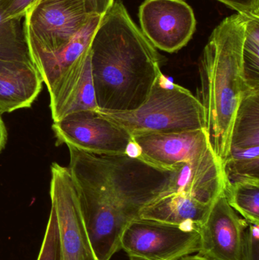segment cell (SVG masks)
Here are the masks:
<instances>
[{
	"label": "cell",
	"instance_id": "44dd1931",
	"mask_svg": "<svg viewBox=\"0 0 259 260\" xmlns=\"http://www.w3.org/2000/svg\"><path fill=\"white\" fill-rule=\"evenodd\" d=\"M36 260H62L59 224L54 208L51 206L45 235Z\"/></svg>",
	"mask_w": 259,
	"mask_h": 260
},
{
	"label": "cell",
	"instance_id": "d6986e66",
	"mask_svg": "<svg viewBox=\"0 0 259 260\" xmlns=\"http://www.w3.org/2000/svg\"><path fill=\"white\" fill-rule=\"evenodd\" d=\"M0 59L32 61L24 37L21 20L6 18L1 11Z\"/></svg>",
	"mask_w": 259,
	"mask_h": 260
},
{
	"label": "cell",
	"instance_id": "7a4b0ae2",
	"mask_svg": "<svg viewBox=\"0 0 259 260\" xmlns=\"http://www.w3.org/2000/svg\"><path fill=\"white\" fill-rule=\"evenodd\" d=\"M247 16L227 17L208 38L199 62L196 97L205 114V129L222 165L229 152L233 126L245 91L243 44Z\"/></svg>",
	"mask_w": 259,
	"mask_h": 260
},
{
	"label": "cell",
	"instance_id": "277c9868",
	"mask_svg": "<svg viewBox=\"0 0 259 260\" xmlns=\"http://www.w3.org/2000/svg\"><path fill=\"white\" fill-rule=\"evenodd\" d=\"M94 16L83 0H36L23 18L27 47L56 51L68 44Z\"/></svg>",
	"mask_w": 259,
	"mask_h": 260
},
{
	"label": "cell",
	"instance_id": "484cf974",
	"mask_svg": "<svg viewBox=\"0 0 259 260\" xmlns=\"http://www.w3.org/2000/svg\"><path fill=\"white\" fill-rule=\"evenodd\" d=\"M7 139V129H6L4 122H3V118H2V115L0 114V152L3 151V148L6 146Z\"/></svg>",
	"mask_w": 259,
	"mask_h": 260
},
{
	"label": "cell",
	"instance_id": "8992f818",
	"mask_svg": "<svg viewBox=\"0 0 259 260\" xmlns=\"http://www.w3.org/2000/svg\"><path fill=\"white\" fill-rule=\"evenodd\" d=\"M120 247L129 260H179L199 253L200 235L196 229L138 217L125 228Z\"/></svg>",
	"mask_w": 259,
	"mask_h": 260
},
{
	"label": "cell",
	"instance_id": "30bf717a",
	"mask_svg": "<svg viewBox=\"0 0 259 260\" xmlns=\"http://www.w3.org/2000/svg\"><path fill=\"white\" fill-rule=\"evenodd\" d=\"M141 30L158 50L175 53L193 38L196 19L184 0H145L138 12Z\"/></svg>",
	"mask_w": 259,
	"mask_h": 260
},
{
	"label": "cell",
	"instance_id": "d4e9b609",
	"mask_svg": "<svg viewBox=\"0 0 259 260\" xmlns=\"http://www.w3.org/2000/svg\"><path fill=\"white\" fill-rule=\"evenodd\" d=\"M87 9L94 15L103 16L112 6L115 0H83Z\"/></svg>",
	"mask_w": 259,
	"mask_h": 260
},
{
	"label": "cell",
	"instance_id": "8fae6325",
	"mask_svg": "<svg viewBox=\"0 0 259 260\" xmlns=\"http://www.w3.org/2000/svg\"><path fill=\"white\" fill-rule=\"evenodd\" d=\"M249 225L230 206L222 193L213 203L199 227L198 254L210 260H243L245 232Z\"/></svg>",
	"mask_w": 259,
	"mask_h": 260
},
{
	"label": "cell",
	"instance_id": "2e32d148",
	"mask_svg": "<svg viewBox=\"0 0 259 260\" xmlns=\"http://www.w3.org/2000/svg\"><path fill=\"white\" fill-rule=\"evenodd\" d=\"M101 16L95 15L66 45L56 51L44 52L28 47L30 58L49 91L62 76L89 50Z\"/></svg>",
	"mask_w": 259,
	"mask_h": 260
},
{
	"label": "cell",
	"instance_id": "e0dca14e",
	"mask_svg": "<svg viewBox=\"0 0 259 260\" xmlns=\"http://www.w3.org/2000/svg\"><path fill=\"white\" fill-rule=\"evenodd\" d=\"M211 206L182 194L170 193L144 206L138 217L199 231Z\"/></svg>",
	"mask_w": 259,
	"mask_h": 260
},
{
	"label": "cell",
	"instance_id": "5b68a950",
	"mask_svg": "<svg viewBox=\"0 0 259 260\" xmlns=\"http://www.w3.org/2000/svg\"><path fill=\"white\" fill-rule=\"evenodd\" d=\"M68 168L93 251L98 260H110L121 250L125 228L136 218L106 201L77 166L69 163Z\"/></svg>",
	"mask_w": 259,
	"mask_h": 260
},
{
	"label": "cell",
	"instance_id": "9c48e42d",
	"mask_svg": "<svg viewBox=\"0 0 259 260\" xmlns=\"http://www.w3.org/2000/svg\"><path fill=\"white\" fill-rule=\"evenodd\" d=\"M226 184L259 182V89L245 91L224 165Z\"/></svg>",
	"mask_w": 259,
	"mask_h": 260
},
{
	"label": "cell",
	"instance_id": "ac0fdd59",
	"mask_svg": "<svg viewBox=\"0 0 259 260\" xmlns=\"http://www.w3.org/2000/svg\"><path fill=\"white\" fill-rule=\"evenodd\" d=\"M225 197L230 206L249 224H259V182L226 184Z\"/></svg>",
	"mask_w": 259,
	"mask_h": 260
},
{
	"label": "cell",
	"instance_id": "4316f807",
	"mask_svg": "<svg viewBox=\"0 0 259 260\" xmlns=\"http://www.w3.org/2000/svg\"><path fill=\"white\" fill-rule=\"evenodd\" d=\"M179 260H210L200 256V255H189V256H185L182 259Z\"/></svg>",
	"mask_w": 259,
	"mask_h": 260
},
{
	"label": "cell",
	"instance_id": "cb8c5ba5",
	"mask_svg": "<svg viewBox=\"0 0 259 260\" xmlns=\"http://www.w3.org/2000/svg\"><path fill=\"white\" fill-rule=\"evenodd\" d=\"M247 17L259 16V0H217Z\"/></svg>",
	"mask_w": 259,
	"mask_h": 260
},
{
	"label": "cell",
	"instance_id": "6da1fadb",
	"mask_svg": "<svg viewBox=\"0 0 259 260\" xmlns=\"http://www.w3.org/2000/svg\"><path fill=\"white\" fill-rule=\"evenodd\" d=\"M91 60L97 110L101 111L137 109L162 73L157 49L120 0L100 19L91 41Z\"/></svg>",
	"mask_w": 259,
	"mask_h": 260
},
{
	"label": "cell",
	"instance_id": "ba28073f",
	"mask_svg": "<svg viewBox=\"0 0 259 260\" xmlns=\"http://www.w3.org/2000/svg\"><path fill=\"white\" fill-rule=\"evenodd\" d=\"M50 199L59 224L62 260H98L82 219L68 167L52 164Z\"/></svg>",
	"mask_w": 259,
	"mask_h": 260
},
{
	"label": "cell",
	"instance_id": "52a82bcc",
	"mask_svg": "<svg viewBox=\"0 0 259 260\" xmlns=\"http://www.w3.org/2000/svg\"><path fill=\"white\" fill-rule=\"evenodd\" d=\"M52 129L56 145L98 154H126L132 142L130 133L97 111L73 113L58 121Z\"/></svg>",
	"mask_w": 259,
	"mask_h": 260
},
{
	"label": "cell",
	"instance_id": "7c38bea8",
	"mask_svg": "<svg viewBox=\"0 0 259 260\" xmlns=\"http://www.w3.org/2000/svg\"><path fill=\"white\" fill-rule=\"evenodd\" d=\"M164 193H180L200 203L212 205L225 192L226 178L223 165L213 151L172 168Z\"/></svg>",
	"mask_w": 259,
	"mask_h": 260
},
{
	"label": "cell",
	"instance_id": "9a60e30c",
	"mask_svg": "<svg viewBox=\"0 0 259 260\" xmlns=\"http://www.w3.org/2000/svg\"><path fill=\"white\" fill-rule=\"evenodd\" d=\"M43 82L32 61L0 59V114L30 108Z\"/></svg>",
	"mask_w": 259,
	"mask_h": 260
},
{
	"label": "cell",
	"instance_id": "3957f363",
	"mask_svg": "<svg viewBox=\"0 0 259 260\" xmlns=\"http://www.w3.org/2000/svg\"><path fill=\"white\" fill-rule=\"evenodd\" d=\"M97 111L132 136L205 129L204 109L197 98L187 88L170 82L163 73L137 109Z\"/></svg>",
	"mask_w": 259,
	"mask_h": 260
},
{
	"label": "cell",
	"instance_id": "5bb4252c",
	"mask_svg": "<svg viewBox=\"0 0 259 260\" xmlns=\"http://www.w3.org/2000/svg\"><path fill=\"white\" fill-rule=\"evenodd\" d=\"M53 121L84 111H97L89 50L61 77L49 91Z\"/></svg>",
	"mask_w": 259,
	"mask_h": 260
},
{
	"label": "cell",
	"instance_id": "4fadbf2b",
	"mask_svg": "<svg viewBox=\"0 0 259 260\" xmlns=\"http://www.w3.org/2000/svg\"><path fill=\"white\" fill-rule=\"evenodd\" d=\"M132 139L139 149L138 157L170 171L174 165L196 158L212 148L205 129L137 135Z\"/></svg>",
	"mask_w": 259,
	"mask_h": 260
},
{
	"label": "cell",
	"instance_id": "603a6c76",
	"mask_svg": "<svg viewBox=\"0 0 259 260\" xmlns=\"http://www.w3.org/2000/svg\"><path fill=\"white\" fill-rule=\"evenodd\" d=\"M36 0H0V11L10 19L24 18L27 9Z\"/></svg>",
	"mask_w": 259,
	"mask_h": 260
},
{
	"label": "cell",
	"instance_id": "7402d4cb",
	"mask_svg": "<svg viewBox=\"0 0 259 260\" xmlns=\"http://www.w3.org/2000/svg\"><path fill=\"white\" fill-rule=\"evenodd\" d=\"M243 260H259V224H249L246 228Z\"/></svg>",
	"mask_w": 259,
	"mask_h": 260
},
{
	"label": "cell",
	"instance_id": "ffe728a7",
	"mask_svg": "<svg viewBox=\"0 0 259 260\" xmlns=\"http://www.w3.org/2000/svg\"><path fill=\"white\" fill-rule=\"evenodd\" d=\"M243 76L247 88L259 89V16L247 17L243 44Z\"/></svg>",
	"mask_w": 259,
	"mask_h": 260
}]
</instances>
